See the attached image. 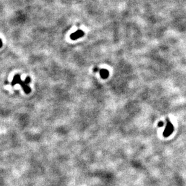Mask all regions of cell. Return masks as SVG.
<instances>
[{"label":"cell","instance_id":"obj_6","mask_svg":"<svg viewBox=\"0 0 186 186\" xmlns=\"http://www.w3.org/2000/svg\"><path fill=\"white\" fill-rule=\"evenodd\" d=\"M30 82H31V79H30V77H27V78L25 79V80H24V82H25V83H27V84L30 83Z\"/></svg>","mask_w":186,"mask_h":186},{"label":"cell","instance_id":"obj_1","mask_svg":"<svg viewBox=\"0 0 186 186\" xmlns=\"http://www.w3.org/2000/svg\"><path fill=\"white\" fill-rule=\"evenodd\" d=\"M173 126L171 123V122H170V120H169V119H167L166 126L164 132H163V136H164V137H168L169 136L171 135L172 132H173Z\"/></svg>","mask_w":186,"mask_h":186},{"label":"cell","instance_id":"obj_7","mask_svg":"<svg viewBox=\"0 0 186 186\" xmlns=\"http://www.w3.org/2000/svg\"><path fill=\"white\" fill-rule=\"evenodd\" d=\"M163 125H164V123H163V122H160L159 123H158V127H162Z\"/></svg>","mask_w":186,"mask_h":186},{"label":"cell","instance_id":"obj_9","mask_svg":"<svg viewBox=\"0 0 186 186\" xmlns=\"http://www.w3.org/2000/svg\"><path fill=\"white\" fill-rule=\"evenodd\" d=\"M98 69H99V68H95L94 69V71H95V72H97V71H98V70H98Z\"/></svg>","mask_w":186,"mask_h":186},{"label":"cell","instance_id":"obj_5","mask_svg":"<svg viewBox=\"0 0 186 186\" xmlns=\"http://www.w3.org/2000/svg\"><path fill=\"white\" fill-rule=\"evenodd\" d=\"M21 80V79L20 75H15L14 77H13L12 82V85L14 86L16 85V84H18Z\"/></svg>","mask_w":186,"mask_h":186},{"label":"cell","instance_id":"obj_8","mask_svg":"<svg viewBox=\"0 0 186 186\" xmlns=\"http://www.w3.org/2000/svg\"><path fill=\"white\" fill-rule=\"evenodd\" d=\"M3 46V42L1 41V39H0V48H1Z\"/></svg>","mask_w":186,"mask_h":186},{"label":"cell","instance_id":"obj_3","mask_svg":"<svg viewBox=\"0 0 186 186\" xmlns=\"http://www.w3.org/2000/svg\"><path fill=\"white\" fill-rule=\"evenodd\" d=\"M18 84H20V85L21 86L22 88L24 89V92L26 93V94H29V93L30 92V91H31L30 88L29 87L28 84L25 83L24 81H22L21 80Z\"/></svg>","mask_w":186,"mask_h":186},{"label":"cell","instance_id":"obj_2","mask_svg":"<svg viewBox=\"0 0 186 186\" xmlns=\"http://www.w3.org/2000/svg\"><path fill=\"white\" fill-rule=\"evenodd\" d=\"M84 35V32L82 30H78L76 32L73 33L71 34V39L72 40H76V39L80 38L82 36H83Z\"/></svg>","mask_w":186,"mask_h":186},{"label":"cell","instance_id":"obj_4","mask_svg":"<svg viewBox=\"0 0 186 186\" xmlns=\"http://www.w3.org/2000/svg\"><path fill=\"white\" fill-rule=\"evenodd\" d=\"M100 75L101 78L105 79L109 76V71L106 69H101L100 70Z\"/></svg>","mask_w":186,"mask_h":186}]
</instances>
